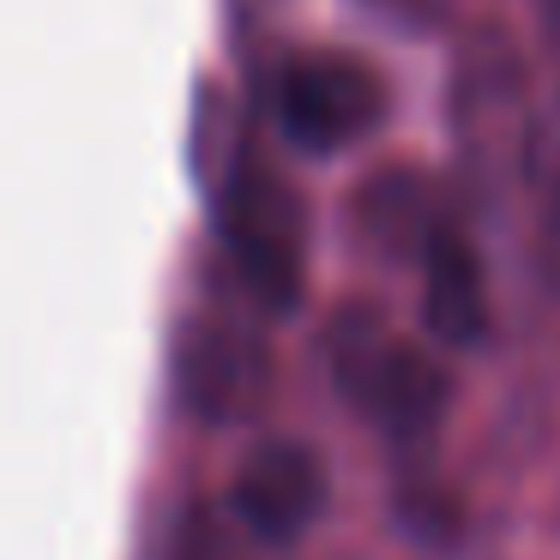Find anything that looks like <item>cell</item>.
I'll list each match as a JSON object with an SVG mask.
<instances>
[{
  "instance_id": "6da1fadb",
  "label": "cell",
  "mask_w": 560,
  "mask_h": 560,
  "mask_svg": "<svg viewBox=\"0 0 560 560\" xmlns=\"http://www.w3.org/2000/svg\"><path fill=\"white\" fill-rule=\"evenodd\" d=\"M326 374L331 392L398 452L404 464L434 458V440L446 428L452 380L428 350L386 326L380 307H338L326 326Z\"/></svg>"
},
{
  "instance_id": "7a4b0ae2",
  "label": "cell",
  "mask_w": 560,
  "mask_h": 560,
  "mask_svg": "<svg viewBox=\"0 0 560 560\" xmlns=\"http://www.w3.org/2000/svg\"><path fill=\"white\" fill-rule=\"evenodd\" d=\"M211 223H218V247L247 302L259 314H290L307 278V218L290 182L254 163L247 151H230L211 170Z\"/></svg>"
},
{
  "instance_id": "3957f363",
  "label": "cell",
  "mask_w": 560,
  "mask_h": 560,
  "mask_svg": "<svg viewBox=\"0 0 560 560\" xmlns=\"http://www.w3.org/2000/svg\"><path fill=\"white\" fill-rule=\"evenodd\" d=\"M170 386H175L182 416H194L206 428H235V422H254L271 404L278 362H271V343L247 319L194 314L175 331Z\"/></svg>"
},
{
  "instance_id": "277c9868",
  "label": "cell",
  "mask_w": 560,
  "mask_h": 560,
  "mask_svg": "<svg viewBox=\"0 0 560 560\" xmlns=\"http://www.w3.org/2000/svg\"><path fill=\"white\" fill-rule=\"evenodd\" d=\"M271 109L290 145L331 158L386 121V79L355 55H295L271 85Z\"/></svg>"
},
{
  "instance_id": "5b68a950",
  "label": "cell",
  "mask_w": 560,
  "mask_h": 560,
  "mask_svg": "<svg viewBox=\"0 0 560 560\" xmlns=\"http://www.w3.org/2000/svg\"><path fill=\"white\" fill-rule=\"evenodd\" d=\"M326 500H331V476L326 458H319L307 440H259L230 476V500L223 506L235 512L254 542H266L271 555L295 548L319 518H326Z\"/></svg>"
},
{
  "instance_id": "8992f818",
  "label": "cell",
  "mask_w": 560,
  "mask_h": 560,
  "mask_svg": "<svg viewBox=\"0 0 560 560\" xmlns=\"http://www.w3.org/2000/svg\"><path fill=\"white\" fill-rule=\"evenodd\" d=\"M422 314H428V331L440 343H458V350L464 343H482V331H488L482 259H476V247L452 223L422 247Z\"/></svg>"
},
{
  "instance_id": "52a82bcc",
  "label": "cell",
  "mask_w": 560,
  "mask_h": 560,
  "mask_svg": "<svg viewBox=\"0 0 560 560\" xmlns=\"http://www.w3.org/2000/svg\"><path fill=\"white\" fill-rule=\"evenodd\" d=\"M446 230V223L434 218V199H428V182L422 175H380V182H368L362 194V235L380 247V254H416L422 259V247L434 242V235Z\"/></svg>"
},
{
  "instance_id": "ba28073f",
  "label": "cell",
  "mask_w": 560,
  "mask_h": 560,
  "mask_svg": "<svg viewBox=\"0 0 560 560\" xmlns=\"http://www.w3.org/2000/svg\"><path fill=\"white\" fill-rule=\"evenodd\" d=\"M271 548L254 542V536L235 524L230 506H211V500H194V506L175 518L170 536V560H266Z\"/></svg>"
},
{
  "instance_id": "9c48e42d",
  "label": "cell",
  "mask_w": 560,
  "mask_h": 560,
  "mask_svg": "<svg viewBox=\"0 0 560 560\" xmlns=\"http://www.w3.org/2000/svg\"><path fill=\"white\" fill-rule=\"evenodd\" d=\"M422 464L428 458H416L410 476L398 482V494H392L398 500V518L410 524L416 536H428V542H452V536H458V494H452L440 476H428Z\"/></svg>"
},
{
  "instance_id": "30bf717a",
  "label": "cell",
  "mask_w": 560,
  "mask_h": 560,
  "mask_svg": "<svg viewBox=\"0 0 560 560\" xmlns=\"http://www.w3.org/2000/svg\"><path fill=\"white\" fill-rule=\"evenodd\" d=\"M548 49H555V67H560V0H548Z\"/></svg>"
}]
</instances>
